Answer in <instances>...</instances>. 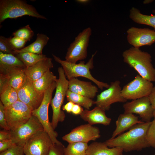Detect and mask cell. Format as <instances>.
<instances>
[{"label":"cell","instance_id":"1","mask_svg":"<svg viewBox=\"0 0 155 155\" xmlns=\"http://www.w3.org/2000/svg\"><path fill=\"white\" fill-rule=\"evenodd\" d=\"M151 123V121H143L136 124L128 131L116 137L110 138L104 143L109 148H120L125 152L140 151L149 147L146 135Z\"/></svg>","mask_w":155,"mask_h":155},{"label":"cell","instance_id":"2","mask_svg":"<svg viewBox=\"0 0 155 155\" xmlns=\"http://www.w3.org/2000/svg\"><path fill=\"white\" fill-rule=\"evenodd\" d=\"M122 56L123 61L133 68L139 75L150 82H155V68L149 53L132 47L124 51Z\"/></svg>","mask_w":155,"mask_h":155},{"label":"cell","instance_id":"3","mask_svg":"<svg viewBox=\"0 0 155 155\" xmlns=\"http://www.w3.org/2000/svg\"><path fill=\"white\" fill-rule=\"evenodd\" d=\"M96 53V52L92 55L86 63L84 61H81L78 64L73 63L66 60H62L54 54H53L52 55L55 61L61 65L68 80L79 77L85 78L94 82L100 89L102 90L104 88H108L110 85L95 79L92 75L90 71V69L94 68V57Z\"/></svg>","mask_w":155,"mask_h":155},{"label":"cell","instance_id":"4","mask_svg":"<svg viewBox=\"0 0 155 155\" xmlns=\"http://www.w3.org/2000/svg\"><path fill=\"white\" fill-rule=\"evenodd\" d=\"M28 16L46 20L40 14L32 5L21 0L0 1V23L8 18H16Z\"/></svg>","mask_w":155,"mask_h":155},{"label":"cell","instance_id":"5","mask_svg":"<svg viewBox=\"0 0 155 155\" xmlns=\"http://www.w3.org/2000/svg\"><path fill=\"white\" fill-rule=\"evenodd\" d=\"M58 71L59 77L56 81V91L51 102L53 111L51 123L54 130L58 123L63 121L65 119V115L63 111L61 110V107L66 97L69 85V80L67 79L62 67L58 68Z\"/></svg>","mask_w":155,"mask_h":155},{"label":"cell","instance_id":"6","mask_svg":"<svg viewBox=\"0 0 155 155\" xmlns=\"http://www.w3.org/2000/svg\"><path fill=\"white\" fill-rule=\"evenodd\" d=\"M56 88V82H54L44 92L42 101L40 106L33 110L32 114L36 117L42 125L44 131L50 137L53 144H60L61 143L57 139L58 133L53 128L49 119L48 108L52 99L53 91Z\"/></svg>","mask_w":155,"mask_h":155},{"label":"cell","instance_id":"7","mask_svg":"<svg viewBox=\"0 0 155 155\" xmlns=\"http://www.w3.org/2000/svg\"><path fill=\"white\" fill-rule=\"evenodd\" d=\"M32 111L28 106L19 100L5 107L9 130H13L27 122L32 115Z\"/></svg>","mask_w":155,"mask_h":155},{"label":"cell","instance_id":"8","mask_svg":"<svg viewBox=\"0 0 155 155\" xmlns=\"http://www.w3.org/2000/svg\"><path fill=\"white\" fill-rule=\"evenodd\" d=\"M92 33L91 28L88 27L78 34L67 49L65 60L70 63H76L78 61L86 58L87 48Z\"/></svg>","mask_w":155,"mask_h":155},{"label":"cell","instance_id":"9","mask_svg":"<svg viewBox=\"0 0 155 155\" xmlns=\"http://www.w3.org/2000/svg\"><path fill=\"white\" fill-rule=\"evenodd\" d=\"M154 87L152 82L138 74L133 80L123 86L121 94L127 100H134L149 96Z\"/></svg>","mask_w":155,"mask_h":155},{"label":"cell","instance_id":"10","mask_svg":"<svg viewBox=\"0 0 155 155\" xmlns=\"http://www.w3.org/2000/svg\"><path fill=\"white\" fill-rule=\"evenodd\" d=\"M53 142L44 130L38 131L31 136L24 146L25 155H48Z\"/></svg>","mask_w":155,"mask_h":155},{"label":"cell","instance_id":"11","mask_svg":"<svg viewBox=\"0 0 155 155\" xmlns=\"http://www.w3.org/2000/svg\"><path fill=\"white\" fill-rule=\"evenodd\" d=\"M121 89L119 80L111 82L108 88L97 96L94 104L105 111L109 110L114 103L125 102L127 100L121 95Z\"/></svg>","mask_w":155,"mask_h":155},{"label":"cell","instance_id":"12","mask_svg":"<svg viewBox=\"0 0 155 155\" xmlns=\"http://www.w3.org/2000/svg\"><path fill=\"white\" fill-rule=\"evenodd\" d=\"M43 130V127L38 119L32 115L26 123L13 130L9 131L11 139L16 145L24 146L33 135Z\"/></svg>","mask_w":155,"mask_h":155},{"label":"cell","instance_id":"13","mask_svg":"<svg viewBox=\"0 0 155 155\" xmlns=\"http://www.w3.org/2000/svg\"><path fill=\"white\" fill-rule=\"evenodd\" d=\"M100 136L99 129L88 123L74 128L62 138L69 144L77 142L88 143L90 141L96 140Z\"/></svg>","mask_w":155,"mask_h":155},{"label":"cell","instance_id":"14","mask_svg":"<svg viewBox=\"0 0 155 155\" xmlns=\"http://www.w3.org/2000/svg\"><path fill=\"white\" fill-rule=\"evenodd\" d=\"M125 113H135L139 115L142 121L150 122L153 117L154 109L149 96L133 100L124 103L123 106Z\"/></svg>","mask_w":155,"mask_h":155},{"label":"cell","instance_id":"15","mask_svg":"<svg viewBox=\"0 0 155 155\" xmlns=\"http://www.w3.org/2000/svg\"><path fill=\"white\" fill-rule=\"evenodd\" d=\"M128 42L137 48L144 46H150L155 42V30L150 28L132 27L127 31Z\"/></svg>","mask_w":155,"mask_h":155},{"label":"cell","instance_id":"16","mask_svg":"<svg viewBox=\"0 0 155 155\" xmlns=\"http://www.w3.org/2000/svg\"><path fill=\"white\" fill-rule=\"evenodd\" d=\"M17 92L19 100L27 105L32 111L40 106L44 95V93L36 90L32 82L28 78Z\"/></svg>","mask_w":155,"mask_h":155},{"label":"cell","instance_id":"17","mask_svg":"<svg viewBox=\"0 0 155 155\" xmlns=\"http://www.w3.org/2000/svg\"><path fill=\"white\" fill-rule=\"evenodd\" d=\"M68 80V90L72 92L92 99L98 92L97 87L90 82L82 81L76 78Z\"/></svg>","mask_w":155,"mask_h":155},{"label":"cell","instance_id":"18","mask_svg":"<svg viewBox=\"0 0 155 155\" xmlns=\"http://www.w3.org/2000/svg\"><path fill=\"white\" fill-rule=\"evenodd\" d=\"M53 67L52 59L47 57L32 66L23 68V70L27 78L33 82Z\"/></svg>","mask_w":155,"mask_h":155},{"label":"cell","instance_id":"19","mask_svg":"<svg viewBox=\"0 0 155 155\" xmlns=\"http://www.w3.org/2000/svg\"><path fill=\"white\" fill-rule=\"evenodd\" d=\"M105 111L96 106L91 110H84L80 116L82 119L91 125L99 124L107 126L110 125L111 119L106 116Z\"/></svg>","mask_w":155,"mask_h":155},{"label":"cell","instance_id":"20","mask_svg":"<svg viewBox=\"0 0 155 155\" xmlns=\"http://www.w3.org/2000/svg\"><path fill=\"white\" fill-rule=\"evenodd\" d=\"M142 122L139 120L138 117L133 114L124 113L121 114L116 121V127L111 138L116 137L136 124Z\"/></svg>","mask_w":155,"mask_h":155},{"label":"cell","instance_id":"21","mask_svg":"<svg viewBox=\"0 0 155 155\" xmlns=\"http://www.w3.org/2000/svg\"><path fill=\"white\" fill-rule=\"evenodd\" d=\"M23 68L13 67L0 72V73L6 76L9 85L17 91L24 84L27 78Z\"/></svg>","mask_w":155,"mask_h":155},{"label":"cell","instance_id":"22","mask_svg":"<svg viewBox=\"0 0 155 155\" xmlns=\"http://www.w3.org/2000/svg\"><path fill=\"white\" fill-rule=\"evenodd\" d=\"M123 152L119 147L109 148L104 143L94 142L88 145L86 155H120Z\"/></svg>","mask_w":155,"mask_h":155},{"label":"cell","instance_id":"23","mask_svg":"<svg viewBox=\"0 0 155 155\" xmlns=\"http://www.w3.org/2000/svg\"><path fill=\"white\" fill-rule=\"evenodd\" d=\"M49 38L46 35L38 33L36 40L33 43L18 50H16V55L22 52H28L38 55H42L44 47L47 44Z\"/></svg>","mask_w":155,"mask_h":155},{"label":"cell","instance_id":"24","mask_svg":"<svg viewBox=\"0 0 155 155\" xmlns=\"http://www.w3.org/2000/svg\"><path fill=\"white\" fill-rule=\"evenodd\" d=\"M16 67L24 68L26 66L23 62L15 55L0 51V72Z\"/></svg>","mask_w":155,"mask_h":155},{"label":"cell","instance_id":"25","mask_svg":"<svg viewBox=\"0 0 155 155\" xmlns=\"http://www.w3.org/2000/svg\"><path fill=\"white\" fill-rule=\"evenodd\" d=\"M129 16L134 22L139 24L150 26L155 30V15L143 14L139 9L133 7L130 10Z\"/></svg>","mask_w":155,"mask_h":155},{"label":"cell","instance_id":"26","mask_svg":"<svg viewBox=\"0 0 155 155\" xmlns=\"http://www.w3.org/2000/svg\"><path fill=\"white\" fill-rule=\"evenodd\" d=\"M56 77L49 70L37 80L33 82V85L36 90L42 93L44 92L56 82Z\"/></svg>","mask_w":155,"mask_h":155},{"label":"cell","instance_id":"27","mask_svg":"<svg viewBox=\"0 0 155 155\" xmlns=\"http://www.w3.org/2000/svg\"><path fill=\"white\" fill-rule=\"evenodd\" d=\"M0 101L5 107L8 106L19 100L17 91L9 85L0 91Z\"/></svg>","mask_w":155,"mask_h":155},{"label":"cell","instance_id":"28","mask_svg":"<svg viewBox=\"0 0 155 155\" xmlns=\"http://www.w3.org/2000/svg\"><path fill=\"white\" fill-rule=\"evenodd\" d=\"M66 97L67 101L79 105L88 110H90L94 102L92 99L72 92L68 90L67 92Z\"/></svg>","mask_w":155,"mask_h":155},{"label":"cell","instance_id":"29","mask_svg":"<svg viewBox=\"0 0 155 155\" xmlns=\"http://www.w3.org/2000/svg\"><path fill=\"white\" fill-rule=\"evenodd\" d=\"M16 56L23 62L26 67L32 66L47 57L46 55L43 54L38 55L28 52L20 53L18 54Z\"/></svg>","mask_w":155,"mask_h":155},{"label":"cell","instance_id":"30","mask_svg":"<svg viewBox=\"0 0 155 155\" xmlns=\"http://www.w3.org/2000/svg\"><path fill=\"white\" fill-rule=\"evenodd\" d=\"M88 143L77 142L69 144L64 150V155H86Z\"/></svg>","mask_w":155,"mask_h":155},{"label":"cell","instance_id":"31","mask_svg":"<svg viewBox=\"0 0 155 155\" xmlns=\"http://www.w3.org/2000/svg\"><path fill=\"white\" fill-rule=\"evenodd\" d=\"M13 35L27 42L32 38L34 32L29 25H28L14 32L13 33Z\"/></svg>","mask_w":155,"mask_h":155},{"label":"cell","instance_id":"32","mask_svg":"<svg viewBox=\"0 0 155 155\" xmlns=\"http://www.w3.org/2000/svg\"><path fill=\"white\" fill-rule=\"evenodd\" d=\"M0 51L4 54L16 55V50L12 46L9 38L2 36H0Z\"/></svg>","mask_w":155,"mask_h":155},{"label":"cell","instance_id":"33","mask_svg":"<svg viewBox=\"0 0 155 155\" xmlns=\"http://www.w3.org/2000/svg\"><path fill=\"white\" fill-rule=\"evenodd\" d=\"M146 139L150 146L155 148V120L151 121L146 135Z\"/></svg>","mask_w":155,"mask_h":155},{"label":"cell","instance_id":"34","mask_svg":"<svg viewBox=\"0 0 155 155\" xmlns=\"http://www.w3.org/2000/svg\"><path fill=\"white\" fill-rule=\"evenodd\" d=\"M65 148L62 143L53 144L50 147L48 155H64Z\"/></svg>","mask_w":155,"mask_h":155},{"label":"cell","instance_id":"35","mask_svg":"<svg viewBox=\"0 0 155 155\" xmlns=\"http://www.w3.org/2000/svg\"><path fill=\"white\" fill-rule=\"evenodd\" d=\"M9 42L13 47L16 50H20L24 48L27 41L18 37L13 36L9 38Z\"/></svg>","mask_w":155,"mask_h":155},{"label":"cell","instance_id":"36","mask_svg":"<svg viewBox=\"0 0 155 155\" xmlns=\"http://www.w3.org/2000/svg\"><path fill=\"white\" fill-rule=\"evenodd\" d=\"M24 146L16 145L4 152H0V155H23Z\"/></svg>","mask_w":155,"mask_h":155},{"label":"cell","instance_id":"37","mask_svg":"<svg viewBox=\"0 0 155 155\" xmlns=\"http://www.w3.org/2000/svg\"><path fill=\"white\" fill-rule=\"evenodd\" d=\"M0 126L5 130L9 131L6 119L5 107L1 101H0Z\"/></svg>","mask_w":155,"mask_h":155},{"label":"cell","instance_id":"38","mask_svg":"<svg viewBox=\"0 0 155 155\" xmlns=\"http://www.w3.org/2000/svg\"><path fill=\"white\" fill-rule=\"evenodd\" d=\"M16 145L10 139L0 141V152H4Z\"/></svg>","mask_w":155,"mask_h":155},{"label":"cell","instance_id":"39","mask_svg":"<svg viewBox=\"0 0 155 155\" xmlns=\"http://www.w3.org/2000/svg\"><path fill=\"white\" fill-rule=\"evenodd\" d=\"M8 85L6 76L4 74L0 73V91Z\"/></svg>","mask_w":155,"mask_h":155},{"label":"cell","instance_id":"40","mask_svg":"<svg viewBox=\"0 0 155 155\" xmlns=\"http://www.w3.org/2000/svg\"><path fill=\"white\" fill-rule=\"evenodd\" d=\"M11 135L9 131H0V141L10 139Z\"/></svg>","mask_w":155,"mask_h":155},{"label":"cell","instance_id":"41","mask_svg":"<svg viewBox=\"0 0 155 155\" xmlns=\"http://www.w3.org/2000/svg\"><path fill=\"white\" fill-rule=\"evenodd\" d=\"M84 111L83 108L80 106L74 104L71 113L74 115H80Z\"/></svg>","mask_w":155,"mask_h":155},{"label":"cell","instance_id":"42","mask_svg":"<svg viewBox=\"0 0 155 155\" xmlns=\"http://www.w3.org/2000/svg\"><path fill=\"white\" fill-rule=\"evenodd\" d=\"M74 104L71 101H69L62 107L63 110L69 113H71L72 109Z\"/></svg>","mask_w":155,"mask_h":155},{"label":"cell","instance_id":"43","mask_svg":"<svg viewBox=\"0 0 155 155\" xmlns=\"http://www.w3.org/2000/svg\"><path fill=\"white\" fill-rule=\"evenodd\" d=\"M152 106L155 109V86H154L152 92L149 96Z\"/></svg>","mask_w":155,"mask_h":155},{"label":"cell","instance_id":"44","mask_svg":"<svg viewBox=\"0 0 155 155\" xmlns=\"http://www.w3.org/2000/svg\"><path fill=\"white\" fill-rule=\"evenodd\" d=\"M88 0H77V1L79 3H86L89 2Z\"/></svg>","mask_w":155,"mask_h":155},{"label":"cell","instance_id":"45","mask_svg":"<svg viewBox=\"0 0 155 155\" xmlns=\"http://www.w3.org/2000/svg\"><path fill=\"white\" fill-rule=\"evenodd\" d=\"M154 0H145L144 1L143 3L144 4H147L153 2Z\"/></svg>","mask_w":155,"mask_h":155},{"label":"cell","instance_id":"46","mask_svg":"<svg viewBox=\"0 0 155 155\" xmlns=\"http://www.w3.org/2000/svg\"><path fill=\"white\" fill-rule=\"evenodd\" d=\"M153 117L154 118V119L155 120V109H154V112L153 114Z\"/></svg>","mask_w":155,"mask_h":155},{"label":"cell","instance_id":"47","mask_svg":"<svg viewBox=\"0 0 155 155\" xmlns=\"http://www.w3.org/2000/svg\"><path fill=\"white\" fill-rule=\"evenodd\" d=\"M152 12L155 14V9L152 10Z\"/></svg>","mask_w":155,"mask_h":155},{"label":"cell","instance_id":"48","mask_svg":"<svg viewBox=\"0 0 155 155\" xmlns=\"http://www.w3.org/2000/svg\"><path fill=\"white\" fill-rule=\"evenodd\" d=\"M120 155H123V153L121 154Z\"/></svg>","mask_w":155,"mask_h":155},{"label":"cell","instance_id":"49","mask_svg":"<svg viewBox=\"0 0 155 155\" xmlns=\"http://www.w3.org/2000/svg\"><path fill=\"white\" fill-rule=\"evenodd\" d=\"M155 155V154H154V155Z\"/></svg>","mask_w":155,"mask_h":155}]
</instances>
